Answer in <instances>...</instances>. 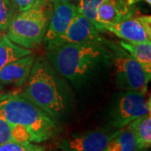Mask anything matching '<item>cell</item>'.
I'll use <instances>...</instances> for the list:
<instances>
[{"instance_id": "cell-8", "label": "cell", "mask_w": 151, "mask_h": 151, "mask_svg": "<svg viewBox=\"0 0 151 151\" xmlns=\"http://www.w3.org/2000/svg\"><path fill=\"white\" fill-rule=\"evenodd\" d=\"M106 42L107 40L100 35V31L96 25L89 19L78 13L68 26L65 34L53 47L65 43L103 45Z\"/></svg>"}, {"instance_id": "cell-9", "label": "cell", "mask_w": 151, "mask_h": 151, "mask_svg": "<svg viewBox=\"0 0 151 151\" xmlns=\"http://www.w3.org/2000/svg\"><path fill=\"white\" fill-rule=\"evenodd\" d=\"M52 5L53 11L43 40L47 50L52 48L61 38L78 14L76 5L73 3H59Z\"/></svg>"}, {"instance_id": "cell-11", "label": "cell", "mask_w": 151, "mask_h": 151, "mask_svg": "<svg viewBox=\"0 0 151 151\" xmlns=\"http://www.w3.org/2000/svg\"><path fill=\"white\" fill-rule=\"evenodd\" d=\"M32 54L13 60L0 70V85L19 86L27 81L35 61Z\"/></svg>"}, {"instance_id": "cell-17", "label": "cell", "mask_w": 151, "mask_h": 151, "mask_svg": "<svg viewBox=\"0 0 151 151\" xmlns=\"http://www.w3.org/2000/svg\"><path fill=\"white\" fill-rule=\"evenodd\" d=\"M104 1L105 0H78L76 5L78 13L89 19L96 25L98 30L99 29L97 22V10Z\"/></svg>"}, {"instance_id": "cell-24", "label": "cell", "mask_w": 151, "mask_h": 151, "mask_svg": "<svg viewBox=\"0 0 151 151\" xmlns=\"http://www.w3.org/2000/svg\"><path fill=\"white\" fill-rule=\"evenodd\" d=\"M48 3H50L51 4H59V3H72L74 0H46Z\"/></svg>"}, {"instance_id": "cell-19", "label": "cell", "mask_w": 151, "mask_h": 151, "mask_svg": "<svg viewBox=\"0 0 151 151\" xmlns=\"http://www.w3.org/2000/svg\"><path fill=\"white\" fill-rule=\"evenodd\" d=\"M0 151H45V148L29 141L9 142L0 145Z\"/></svg>"}, {"instance_id": "cell-14", "label": "cell", "mask_w": 151, "mask_h": 151, "mask_svg": "<svg viewBox=\"0 0 151 151\" xmlns=\"http://www.w3.org/2000/svg\"><path fill=\"white\" fill-rule=\"evenodd\" d=\"M119 45L140 64L148 75L151 76V40L137 43L122 40Z\"/></svg>"}, {"instance_id": "cell-2", "label": "cell", "mask_w": 151, "mask_h": 151, "mask_svg": "<svg viewBox=\"0 0 151 151\" xmlns=\"http://www.w3.org/2000/svg\"><path fill=\"white\" fill-rule=\"evenodd\" d=\"M20 93L58 122L69 109L67 86L49 61L42 58L35 60L26 86Z\"/></svg>"}, {"instance_id": "cell-25", "label": "cell", "mask_w": 151, "mask_h": 151, "mask_svg": "<svg viewBox=\"0 0 151 151\" xmlns=\"http://www.w3.org/2000/svg\"><path fill=\"white\" fill-rule=\"evenodd\" d=\"M3 34H4V33H3L2 31H1V30H0V37H1L2 35H3Z\"/></svg>"}, {"instance_id": "cell-13", "label": "cell", "mask_w": 151, "mask_h": 151, "mask_svg": "<svg viewBox=\"0 0 151 151\" xmlns=\"http://www.w3.org/2000/svg\"><path fill=\"white\" fill-rule=\"evenodd\" d=\"M134 135L137 151H145L151 145V113L138 118L128 124Z\"/></svg>"}, {"instance_id": "cell-20", "label": "cell", "mask_w": 151, "mask_h": 151, "mask_svg": "<svg viewBox=\"0 0 151 151\" xmlns=\"http://www.w3.org/2000/svg\"><path fill=\"white\" fill-rule=\"evenodd\" d=\"M9 142H15V124L0 117V145Z\"/></svg>"}, {"instance_id": "cell-23", "label": "cell", "mask_w": 151, "mask_h": 151, "mask_svg": "<svg viewBox=\"0 0 151 151\" xmlns=\"http://www.w3.org/2000/svg\"><path fill=\"white\" fill-rule=\"evenodd\" d=\"M139 2H145L149 6L151 5V0H124V3L128 6H134Z\"/></svg>"}, {"instance_id": "cell-3", "label": "cell", "mask_w": 151, "mask_h": 151, "mask_svg": "<svg viewBox=\"0 0 151 151\" xmlns=\"http://www.w3.org/2000/svg\"><path fill=\"white\" fill-rule=\"evenodd\" d=\"M0 117L25 128L34 143L48 140L60 129L57 120L20 92H15L0 103Z\"/></svg>"}, {"instance_id": "cell-21", "label": "cell", "mask_w": 151, "mask_h": 151, "mask_svg": "<svg viewBox=\"0 0 151 151\" xmlns=\"http://www.w3.org/2000/svg\"><path fill=\"white\" fill-rule=\"evenodd\" d=\"M17 12L24 11L35 5L41 0H9Z\"/></svg>"}, {"instance_id": "cell-7", "label": "cell", "mask_w": 151, "mask_h": 151, "mask_svg": "<svg viewBox=\"0 0 151 151\" xmlns=\"http://www.w3.org/2000/svg\"><path fill=\"white\" fill-rule=\"evenodd\" d=\"M116 36L129 42H145L151 40V16L134 15L122 21L103 26Z\"/></svg>"}, {"instance_id": "cell-5", "label": "cell", "mask_w": 151, "mask_h": 151, "mask_svg": "<svg viewBox=\"0 0 151 151\" xmlns=\"http://www.w3.org/2000/svg\"><path fill=\"white\" fill-rule=\"evenodd\" d=\"M110 59L114 67L117 82L124 91H133L146 95L151 76L148 75L140 64L123 49L119 43L107 40Z\"/></svg>"}, {"instance_id": "cell-6", "label": "cell", "mask_w": 151, "mask_h": 151, "mask_svg": "<svg viewBox=\"0 0 151 151\" xmlns=\"http://www.w3.org/2000/svg\"><path fill=\"white\" fill-rule=\"evenodd\" d=\"M150 111V97L147 99L139 92L124 91L119 93L111 110V124L114 129H120Z\"/></svg>"}, {"instance_id": "cell-10", "label": "cell", "mask_w": 151, "mask_h": 151, "mask_svg": "<svg viewBox=\"0 0 151 151\" xmlns=\"http://www.w3.org/2000/svg\"><path fill=\"white\" fill-rule=\"evenodd\" d=\"M117 131L98 129L72 135L60 142L63 151H102Z\"/></svg>"}, {"instance_id": "cell-1", "label": "cell", "mask_w": 151, "mask_h": 151, "mask_svg": "<svg viewBox=\"0 0 151 151\" xmlns=\"http://www.w3.org/2000/svg\"><path fill=\"white\" fill-rule=\"evenodd\" d=\"M46 56L54 70L75 84H81L106 62L110 52L103 45L61 44L47 50Z\"/></svg>"}, {"instance_id": "cell-16", "label": "cell", "mask_w": 151, "mask_h": 151, "mask_svg": "<svg viewBox=\"0 0 151 151\" xmlns=\"http://www.w3.org/2000/svg\"><path fill=\"white\" fill-rule=\"evenodd\" d=\"M30 54H32L30 50L14 44L6 35L0 37V70L11 61Z\"/></svg>"}, {"instance_id": "cell-4", "label": "cell", "mask_w": 151, "mask_h": 151, "mask_svg": "<svg viewBox=\"0 0 151 151\" xmlns=\"http://www.w3.org/2000/svg\"><path fill=\"white\" fill-rule=\"evenodd\" d=\"M48 2L41 0L26 10L17 12L6 31V36L25 49H34L43 42L48 27L50 12Z\"/></svg>"}, {"instance_id": "cell-18", "label": "cell", "mask_w": 151, "mask_h": 151, "mask_svg": "<svg viewBox=\"0 0 151 151\" xmlns=\"http://www.w3.org/2000/svg\"><path fill=\"white\" fill-rule=\"evenodd\" d=\"M17 14L16 9L9 0H0V30L5 33Z\"/></svg>"}, {"instance_id": "cell-22", "label": "cell", "mask_w": 151, "mask_h": 151, "mask_svg": "<svg viewBox=\"0 0 151 151\" xmlns=\"http://www.w3.org/2000/svg\"><path fill=\"white\" fill-rule=\"evenodd\" d=\"M14 92H8V91H6L5 88H4V86L0 85V103L3 100H4L5 98L9 97L13 93H14Z\"/></svg>"}, {"instance_id": "cell-15", "label": "cell", "mask_w": 151, "mask_h": 151, "mask_svg": "<svg viewBox=\"0 0 151 151\" xmlns=\"http://www.w3.org/2000/svg\"><path fill=\"white\" fill-rule=\"evenodd\" d=\"M102 151H137L134 135L128 125L117 130Z\"/></svg>"}, {"instance_id": "cell-26", "label": "cell", "mask_w": 151, "mask_h": 151, "mask_svg": "<svg viewBox=\"0 0 151 151\" xmlns=\"http://www.w3.org/2000/svg\"><path fill=\"white\" fill-rule=\"evenodd\" d=\"M117 1H120V2H124V0H117Z\"/></svg>"}, {"instance_id": "cell-12", "label": "cell", "mask_w": 151, "mask_h": 151, "mask_svg": "<svg viewBox=\"0 0 151 151\" xmlns=\"http://www.w3.org/2000/svg\"><path fill=\"white\" fill-rule=\"evenodd\" d=\"M136 15L134 6H128L117 0H105L97 10V22L100 32L105 24H115Z\"/></svg>"}]
</instances>
